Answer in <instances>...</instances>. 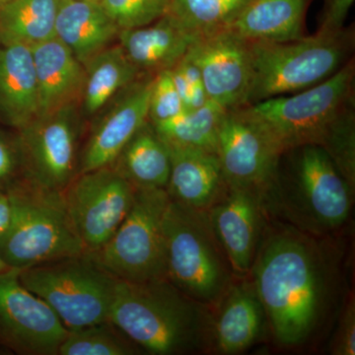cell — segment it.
<instances>
[{
  "mask_svg": "<svg viewBox=\"0 0 355 355\" xmlns=\"http://www.w3.org/2000/svg\"><path fill=\"white\" fill-rule=\"evenodd\" d=\"M11 218V202L8 193L0 189V237L8 228Z\"/></svg>",
  "mask_w": 355,
  "mask_h": 355,
  "instance_id": "d590c367",
  "label": "cell"
},
{
  "mask_svg": "<svg viewBox=\"0 0 355 355\" xmlns=\"http://www.w3.org/2000/svg\"><path fill=\"white\" fill-rule=\"evenodd\" d=\"M9 268H9V266L6 265V261L2 260L1 257H0V273L6 272V270H8Z\"/></svg>",
  "mask_w": 355,
  "mask_h": 355,
  "instance_id": "8d00e7d4",
  "label": "cell"
},
{
  "mask_svg": "<svg viewBox=\"0 0 355 355\" xmlns=\"http://www.w3.org/2000/svg\"><path fill=\"white\" fill-rule=\"evenodd\" d=\"M293 150L297 153L294 161L296 209L317 227H340L352 211V187L321 147L305 146Z\"/></svg>",
  "mask_w": 355,
  "mask_h": 355,
  "instance_id": "5bb4252c",
  "label": "cell"
},
{
  "mask_svg": "<svg viewBox=\"0 0 355 355\" xmlns=\"http://www.w3.org/2000/svg\"><path fill=\"white\" fill-rule=\"evenodd\" d=\"M331 354H355V306L350 300L345 307L338 331L331 343Z\"/></svg>",
  "mask_w": 355,
  "mask_h": 355,
  "instance_id": "836d02e7",
  "label": "cell"
},
{
  "mask_svg": "<svg viewBox=\"0 0 355 355\" xmlns=\"http://www.w3.org/2000/svg\"><path fill=\"white\" fill-rule=\"evenodd\" d=\"M19 279L69 331L109 321L118 279L89 253L24 268Z\"/></svg>",
  "mask_w": 355,
  "mask_h": 355,
  "instance_id": "52a82bcc",
  "label": "cell"
},
{
  "mask_svg": "<svg viewBox=\"0 0 355 355\" xmlns=\"http://www.w3.org/2000/svg\"><path fill=\"white\" fill-rule=\"evenodd\" d=\"M210 308L168 279H118L109 321L149 354H193L214 345Z\"/></svg>",
  "mask_w": 355,
  "mask_h": 355,
  "instance_id": "7a4b0ae2",
  "label": "cell"
},
{
  "mask_svg": "<svg viewBox=\"0 0 355 355\" xmlns=\"http://www.w3.org/2000/svg\"><path fill=\"white\" fill-rule=\"evenodd\" d=\"M314 0H251L231 31L249 41L287 42L306 36L305 20Z\"/></svg>",
  "mask_w": 355,
  "mask_h": 355,
  "instance_id": "603a6c76",
  "label": "cell"
},
{
  "mask_svg": "<svg viewBox=\"0 0 355 355\" xmlns=\"http://www.w3.org/2000/svg\"><path fill=\"white\" fill-rule=\"evenodd\" d=\"M62 0H7L0 6V44L33 46L55 37Z\"/></svg>",
  "mask_w": 355,
  "mask_h": 355,
  "instance_id": "484cf974",
  "label": "cell"
},
{
  "mask_svg": "<svg viewBox=\"0 0 355 355\" xmlns=\"http://www.w3.org/2000/svg\"><path fill=\"white\" fill-rule=\"evenodd\" d=\"M69 333L50 306L23 286L19 270L0 273V342L18 354L55 355Z\"/></svg>",
  "mask_w": 355,
  "mask_h": 355,
  "instance_id": "7c38bea8",
  "label": "cell"
},
{
  "mask_svg": "<svg viewBox=\"0 0 355 355\" xmlns=\"http://www.w3.org/2000/svg\"><path fill=\"white\" fill-rule=\"evenodd\" d=\"M88 1H96V2H100L101 0H88Z\"/></svg>",
  "mask_w": 355,
  "mask_h": 355,
  "instance_id": "f35d334b",
  "label": "cell"
},
{
  "mask_svg": "<svg viewBox=\"0 0 355 355\" xmlns=\"http://www.w3.org/2000/svg\"><path fill=\"white\" fill-rule=\"evenodd\" d=\"M83 121L74 104L40 114L17 130L22 177L42 188L64 191L78 174Z\"/></svg>",
  "mask_w": 355,
  "mask_h": 355,
  "instance_id": "9c48e42d",
  "label": "cell"
},
{
  "mask_svg": "<svg viewBox=\"0 0 355 355\" xmlns=\"http://www.w3.org/2000/svg\"><path fill=\"white\" fill-rule=\"evenodd\" d=\"M6 1H7V0H0V6H1L2 4H3L4 2H6Z\"/></svg>",
  "mask_w": 355,
  "mask_h": 355,
  "instance_id": "74e56055",
  "label": "cell"
},
{
  "mask_svg": "<svg viewBox=\"0 0 355 355\" xmlns=\"http://www.w3.org/2000/svg\"><path fill=\"white\" fill-rule=\"evenodd\" d=\"M197 39L165 15L153 24L121 30L116 40L140 73L155 76L173 69Z\"/></svg>",
  "mask_w": 355,
  "mask_h": 355,
  "instance_id": "d6986e66",
  "label": "cell"
},
{
  "mask_svg": "<svg viewBox=\"0 0 355 355\" xmlns=\"http://www.w3.org/2000/svg\"><path fill=\"white\" fill-rule=\"evenodd\" d=\"M266 198L257 191L228 187L209 209L217 240L235 277L251 272L261 241Z\"/></svg>",
  "mask_w": 355,
  "mask_h": 355,
  "instance_id": "2e32d148",
  "label": "cell"
},
{
  "mask_svg": "<svg viewBox=\"0 0 355 355\" xmlns=\"http://www.w3.org/2000/svg\"><path fill=\"white\" fill-rule=\"evenodd\" d=\"M354 107V58L313 87L248 105L284 154L305 146L324 148L343 116Z\"/></svg>",
  "mask_w": 355,
  "mask_h": 355,
  "instance_id": "5b68a950",
  "label": "cell"
},
{
  "mask_svg": "<svg viewBox=\"0 0 355 355\" xmlns=\"http://www.w3.org/2000/svg\"><path fill=\"white\" fill-rule=\"evenodd\" d=\"M137 189L111 166L79 173L64 191L70 220L87 253L111 239L132 209Z\"/></svg>",
  "mask_w": 355,
  "mask_h": 355,
  "instance_id": "8fae6325",
  "label": "cell"
},
{
  "mask_svg": "<svg viewBox=\"0 0 355 355\" xmlns=\"http://www.w3.org/2000/svg\"><path fill=\"white\" fill-rule=\"evenodd\" d=\"M84 69L85 80L78 105L84 121L92 120L121 91L144 76L119 44L96 55Z\"/></svg>",
  "mask_w": 355,
  "mask_h": 355,
  "instance_id": "d4e9b609",
  "label": "cell"
},
{
  "mask_svg": "<svg viewBox=\"0 0 355 355\" xmlns=\"http://www.w3.org/2000/svg\"><path fill=\"white\" fill-rule=\"evenodd\" d=\"M187 55L200 69L209 100L226 110L249 105L254 80L249 40L223 30L196 40Z\"/></svg>",
  "mask_w": 355,
  "mask_h": 355,
  "instance_id": "4fadbf2b",
  "label": "cell"
},
{
  "mask_svg": "<svg viewBox=\"0 0 355 355\" xmlns=\"http://www.w3.org/2000/svg\"><path fill=\"white\" fill-rule=\"evenodd\" d=\"M251 0H170L167 14L193 36L227 30Z\"/></svg>",
  "mask_w": 355,
  "mask_h": 355,
  "instance_id": "83f0119b",
  "label": "cell"
},
{
  "mask_svg": "<svg viewBox=\"0 0 355 355\" xmlns=\"http://www.w3.org/2000/svg\"><path fill=\"white\" fill-rule=\"evenodd\" d=\"M184 111L170 70L159 72L153 76L149 98L148 120L151 123L170 120Z\"/></svg>",
  "mask_w": 355,
  "mask_h": 355,
  "instance_id": "4dcf8cb0",
  "label": "cell"
},
{
  "mask_svg": "<svg viewBox=\"0 0 355 355\" xmlns=\"http://www.w3.org/2000/svg\"><path fill=\"white\" fill-rule=\"evenodd\" d=\"M31 50L38 90V116L79 105L85 80L84 65L55 37Z\"/></svg>",
  "mask_w": 355,
  "mask_h": 355,
  "instance_id": "ac0fdd59",
  "label": "cell"
},
{
  "mask_svg": "<svg viewBox=\"0 0 355 355\" xmlns=\"http://www.w3.org/2000/svg\"><path fill=\"white\" fill-rule=\"evenodd\" d=\"M226 111L216 102L209 100L200 108L184 111L170 120L153 125L169 147L216 153L219 128Z\"/></svg>",
  "mask_w": 355,
  "mask_h": 355,
  "instance_id": "4316f807",
  "label": "cell"
},
{
  "mask_svg": "<svg viewBox=\"0 0 355 355\" xmlns=\"http://www.w3.org/2000/svg\"><path fill=\"white\" fill-rule=\"evenodd\" d=\"M6 191L11 218L0 237V257L9 268L21 270L87 253L70 220L64 191L42 188L23 177Z\"/></svg>",
  "mask_w": 355,
  "mask_h": 355,
  "instance_id": "3957f363",
  "label": "cell"
},
{
  "mask_svg": "<svg viewBox=\"0 0 355 355\" xmlns=\"http://www.w3.org/2000/svg\"><path fill=\"white\" fill-rule=\"evenodd\" d=\"M170 0H101L100 3L119 29L144 27L167 14Z\"/></svg>",
  "mask_w": 355,
  "mask_h": 355,
  "instance_id": "f546056e",
  "label": "cell"
},
{
  "mask_svg": "<svg viewBox=\"0 0 355 355\" xmlns=\"http://www.w3.org/2000/svg\"><path fill=\"white\" fill-rule=\"evenodd\" d=\"M139 347L110 321L69 331L60 355H132Z\"/></svg>",
  "mask_w": 355,
  "mask_h": 355,
  "instance_id": "f1b7e54d",
  "label": "cell"
},
{
  "mask_svg": "<svg viewBox=\"0 0 355 355\" xmlns=\"http://www.w3.org/2000/svg\"><path fill=\"white\" fill-rule=\"evenodd\" d=\"M354 3V0H324L317 32L336 33L343 30Z\"/></svg>",
  "mask_w": 355,
  "mask_h": 355,
  "instance_id": "e575fe53",
  "label": "cell"
},
{
  "mask_svg": "<svg viewBox=\"0 0 355 355\" xmlns=\"http://www.w3.org/2000/svg\"><path fill=\"white\" fill-rule=\"evenodd\" d=\"M319 248L295 229L270 231L251 273L277 342L296 347L309 340L324 316L329 275Z\"/></svg>",
  "mask_w": 355,
  "mask_h": 355,
  "instance_id": "6da1fadb",
  "label": "cell"
},
{
  "mask_svg": "<svg viewBox=\"0 0 355 355\" xmlns=\"http://www.w3.org/2000/svg\"><path fill=\"white\" fill-rule=\"evenodd\" d=\"M217 155L228 187L261 193L266 200L279 179L284 153L248 106L227 110L219 128Z\"/></svg>",
  "mask_w": 355,
  "mask_h": 355,
  "instance_id": "30bf717a",
  "label": "cell"
},
{
  "mask_svg": "<svg viewBox=\"0 0 355 355\" xmlns=\"http://www.w3.org/2000/svg\"><path fill=\"white\" fill-rule=\"evenodd\" d=\"M171 171L166 191L170 198L193 209L209 210L227 191L214 151L169 147Z\"/></svg>",
  "mask_w": 355,
  "mask_h": 355,
  "instance_id": "e0dca14e",
  "label": "cell"
},
{
  "mask_svg": "<svg viewBox=\"0 0 355 355\" xmlns=\"http://www.w3.org/2000/svg\"><path fill=\"white\" fill-rule=\"evenodd\" d=\"M120 33L101 3L88 0H62L55 37L83 65L112 46Z\"/></svg>",
  "mask_w": 355,
  "mask_h": 355,
  "instance_id": "7402d4cb",
  "label": "cell"
},
{
  "mask_svg": "<svg viewBox=\"0 0 355 355\" xmlns=\"http://www.w3.org/2000/svg\"><path fill=\"white\" fill-rule=\"evenodd\" d=\"M218 306V314L214 318V349L236 354L251 347L260 338L266 322L253 282L231 284Z\"/></svg>",
  "mask_w": 355,
  "mask_h": 355,
  "instance_id": "ffe728a7",
  "label": "cell"
},
{
  "mask_svg": "<svg viewBox=\"0 0 355 355\" xmlns=\"http://www.w3.org/2000/svg\"><path fill=\"white\" fill-rule=\"evenodd\" d=\"M169 202L166 189H137L120 227L104 246L89 254L119 280L167 279L163 219Z\"/></svg>",
  "mask_w": 355,
  "mask_h": 355,
  "instance_id": "ba28073f",
  "label": "cell"
},
{
  "mask_svg": "<svg viewBox=\"0 0 355 355\" xmlns=\"http://www.w3.org/2000/svg\"><path fill=\"white\" fill-rule=\"evenodd\" d=\"M170 73L183 101L184 111L200 108L209 101L200 69L188 55L170 69Z\"/></svg>",
  "mask_w": 355,
  "mask_h": 355,
  "instance_id": "1f68e13d",
  "label": "cell"
},
{
  "mask_svg": "<svg viewBox=\"0 0 355 355\" xmlns=\"http://www.w3.org/2000/svg\"><path fill=\"white\" fill-rule=\"evenodd\" d=\"M153 76L140 77L92 119L90 132L80 148L78 174L111 165L128 140L148 120Z\"/></svg>",
  "mask_w": 355,
  "mask_h": 355,
  "instance_id": "9a60e30c",
  "label": "cell"
},
{
  "mask_svg": "<svg viewBox=\"0 0 355 355\" xmlns=\"http://www.w3.org/2000/svg\"><path fill=\"white\" fill-rule=\"evenodd\" d=\"M167 279L189 297L216 307L233 284V272L217 240L209 210L170 198L163 219Z\"/></svg>",
  "mask_w": 355,
  "mask_h": 355,
  "instance_id": "8992f818",
  "label": "cell"
},
{
  "mask_svg": "<svg viewBox=\"0 0 355 355\" xmlns=\"http://www.w3.org/2000/svg\"><path fill=\"white\" fill-rule=\"evenodd\" d=\"M22 177V162L17 135L0 130V189L6 191Z\"/></svg>",
  "mask_w": 355,
  "mask_h": 355,
  "instance_id": "d6a6232c",
  "label": "cell"
},
{
  "mask_svg": "<svg viewBox=\"0 0 355 355\" xmlns=\"http://www.w3.org/2000/svg\"><path fill=\"white\" fill-rule=\"evenodd\" d=\"M38 114V90L31 48L0 44V121L17 130Z\"/></svg>",
  "mask_w": 355,
  "mask_h": 355,
  "instance_id": "44dd1931",
  "label": "cell"
},
{
  "mask_svg": "<svg viewBox=\"0 0 355 355\" xmlns=\"http://www.w3.org/2000/svg\"><path fill=\"white\" fill-rule=\"evenodd\" d=\"M354 26L287 42L250 41L254 80L249 105L323 83L354 55Z\"/></svg>",
  "mask_w": 355,
  "mask_h": 355,
  "instance_id": "277c9868",
  "label": "cell"
},
{
  "mask_svg": "<svg viewBox=\"0 0 355 355\" xmlns=\"http://www.w3.org/2000/svg\"><path fill=\"white\" fill-rule=\"evenodd\" d=\"M110 166L135 189H166L171 151L147 120Z\"/></svg>",
  "mask_w": 355,
  "mask_h": 355,
  "instance_id": "cb8c5ba5",
  "label": "cell"
}]
</instances>
